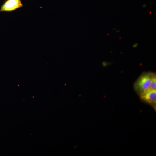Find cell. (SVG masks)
<instances>
[{
  "mask_svg": "<svg viewBox=\"0 0 156 156\" xmlns=\"http://www.w3.org/2000/svg\"><path fill=\"white\" fill-rule=\"evenodd\" d=\"M153 73L151 72L142 73L134 84V88L137 92L139 94L150 88Z\"/></svg>",
  "mask_w": 156,
  "mask_h": 156,
  "instance_id": "obj_1",
  "label": "cell"
},
{
  "mask_svg": "<svg viewBox=\"0 0 156 156\" xmlns=\"http://www.w3.org/2000/svg\"><path fill=\"white\" fill-rule=\"evenodd\" d=\"M23 6L21 0H7L1 6L0 11L11 12Z\"/></svg>",
  "mask_w": 156,
  "mask_h": 156,
  "instance_id": "obj_2",
  "label": "cell"
},
{
  "mask_svg": "<svg viewBox=\"0 0 156 156\" xmlns=\"http://www.w3.org/2000/svg\"><path fill=\"white\" fill-rule=\"evenodd\" d=\"M141 99L149 103H155L156 100V89L149 88L139 94Z\"/></svg>",
  "mask_w": 156,
  "mask_h": 156,
  "instance_id": "obj_3",
  "label": "cell"
},
{
  "mask_svg": "<svg viewBox=\"0 0 156 156\" xmlns=\"http://www.w3.org/2000/svg\"><path fill=\"white\" fill-rule=\"evenodd\" d=\"M150 88L156 89V75L155 73H154L151 80Z\"/></svg>",
  "mask_w": 156,
  "mask_h": 156,
  "instance_id": "obj_4",
  "label": "cell"
},
{
  "mask_svg": "<svg viewBox=\"0 0 156 156\" xmlns=\"http://www.w3.org/2000/svg\"><path fill=\"white\" fill-rule=\"evenodd\" d=\"M137 45H138L137 43L135 44L134 45L133 47H136L137 46Z\"/></svg>",
  "mask_w": 156,
  "mask_h": 156,
  "instance_id": "obj_5",
  "label": "cell"
},
{
  "mask_svg": "<svg viewBox=\"0 0 156 156\" xmlns=\"http://www.w3.org/2000/svg\"><path fill=\"white\" fill-rule=\"evenodd\" d=\"M120 30H118V31H116V32H120Z\"/></svg>",
  "mask_w": 156,
  "mask_h": 156,
  "instance_id": "obj_6",
  "label": "cell"
},
{
  "mask_svg": "<svg viewBox=\"0 0 156 156\" xmlns=\"http://www.w3.org/2000/svg\"><path fill=\"white\" fill-rule=\"evenodd\" d=\"M151 11H150L149 12V14H151Z\"/></svg>",
  "mask_w": 156,
  "mask_h": 156,
  "instance_id": "obj_7",
  "label": "cell"
},
{
  "mask_svg": "<svg viewBox=\"0 0 156 156\" xmlns=\"http://www.w3.org/2000/svg\"><path fill=\"white\" fill-rule=\"evenodd\" d=\"M116 29V28H114V29H113L112 30H115Z\"/></svg>",
  "mask_w": 156,
  "mask_h": 156,
  "instance_id": "obj_8",
  "label": "cell"
}]
</instances>
